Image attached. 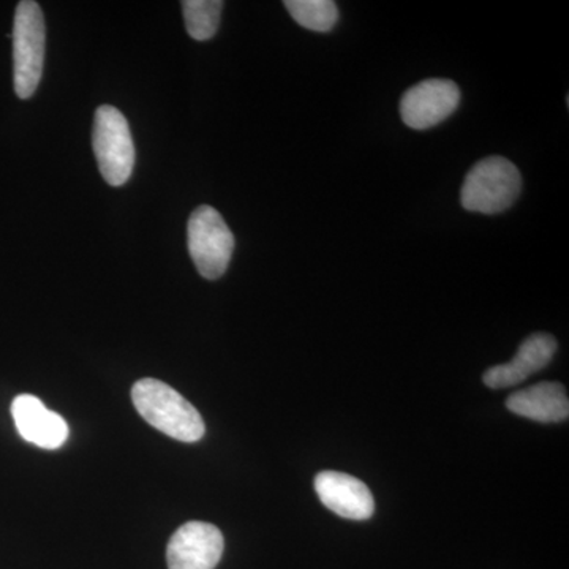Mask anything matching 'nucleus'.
I'll list each match as a JSON object with an SVG mask.
<instances>
[{
	"instance_id": "obj_7",
	"label": "nucleus",
	"mask_w": 569,
	"mask_h": 569,
	"mask_svg": "<svg viewBox=\"0 0 569 569\" xmlns=\"http://www.w3.org/2000/svg\"><path fill=\"white\" fill-rule=\"evenodd\" d=\"M223 535L212 523L187 522L168 542L170 569H213L223 556Z\"/></svg>"
},
{
	"instance_id": "obj_5",
	"label": "nucleus",
	"mask_w": 569,
	"mask_h": 569,
	"mask_svg": "<svg viewBox=\"0 0 569 569\" xmlns=\"http://www.w3.org/2000/svg\"><path fill=\"white\" fill-rule=\"evenodd\" d=\"M187 244L204 279L217 280L227 272L234 252V236L217 209L211 206L194 209L187 224Z\"/></svg>"
},
{
	"instance_id": "obj_13",
	"label": "nucleus",
	"mask_w": 569,
	"mask_h": 569,
	"mask_svg": "<svg viewBox=\"0 0 569 569\" xmlns=\"http://www.w3.org/2000/svg\"><path fill=\"white\" fill-rule=\"evenodd\" d=\"M222 10L220 0H183V21L189 36L198 41L212 39L219 29Z\"/></svg>"
},
{
	"instance_id": "obj_4",
	"label": "nucleus",
	"mask_w": 569,
	"mask_h": 569,
	"mask_svg": "<svg viewBox=\"0 0 569 569\" xmlns=\"http://www.w3.org/2000/svg\"><path fill=\"white\" fill-rule=\"evenodd\" d=\"M92 144L104 181L112 187L129 181L134 167V144L129 122L118 108L102 104L96 111Z\"/></svg>"
},
{
	"instance_id": "obj_6",
	"label": "nucleus",
	"mask_w": 569,
	"mask_h": 569,
	"mask_svg": "<svg viewBox=\"0 0 569 569\" xmlns=\"http://www.w3.org/2000/svg\"><path fill=\"white\" fill-rule=\"evenodd\" d=\"M460 89L455 81L426 80L408 89L400 100V116L413 130H427L447 121L458 110Z\"/></svg>"
},
{
	"instance_id": "obj_12",
	"label": "nucleus",
	"mask_w": 569,
	"mask_h": 569,
	"mask_svg": "<svg viewBox=\"0 0 569 569\" xmlns=\"http://www.w3.org/2000/svg\"><path fill=\"white\" fill-rule=\"evenodd\" d=\"M288 13L302 28L313 32H329L339 21V9L331 0H287Z\"/></svg>"
},
{
	"instance_id": "obj_1",
	"label": "nucleus",
	"mask_w": 569,
	"mask_h": 569,
	"mask_svg": "<svg viewBox=\"0 0 569 569\" xmlns=\"http://www.w3.org/2000/svg\"><path fill=\"white\" fill-rule=\"evenodd\" d=\"M132 399L141 418L164 436L183 443L203 438L206 426L197 408L163 381L142 378L134 383Z\"/></svg>"
},
{
	"instance_id": "obj_10",
	"label": "nucleus",
	"mask_w": 569,
	"mask_h": 569,
	"mask_svg": "<svg viewBox=\"0 0 569 569\" xmlns=\"http://www.w3.org/2000/svg\"><path fill=\"white\" fill-rule=\"evenodd\" d=\"M556 351L557 340L550 335L538 332L523 340L512 361L486 370L482 381L490 389L518 387L527 378L549 366Z\"/></svg>"
},
{
	"instance_id": "obj_9",
	"label": "nucleus",
	"mask_w": 569,
	"mask_h": 569,
	"mask_svg": "<svg viewBox=\"0 0 569 569\" xmlns=\"http://www.w3.org/2000/svg\"><path fill=\"white\" fill-rule=\"evenodd\" d=\"M18 432L29 443L43 449H58L69 438V426L61 415L48 410L39 397L18 396L11 403Z\"/></svg>"
},
{
	"instance_id": "obj_2",
	"label": "nucleus",
	"mask_w": 569,
	"mask_h": 569,
	"mask_svg": "<svg viewBox=\"0 0 569 569\" xmlns=\"http://www.w3.org/2000/svg\"><path fill=\"white\" fill-rule=\"evenodd\" d=\"M522 190L519 168L505 157H488L468 171L460 203L470 212L492 213L507 211Z\"/></svg>"
},
{
	"instance_id": "obj_3",
	"label": "nucleus",
	"mask_w": 569,
	"mask_h": 569,
	"mask_svg": "<svg viewBox=\"0 0 569 569\" xmlns=\"http://www.w3.org/2000/svg\"><path fill=\"white\" fill-rule=\"evenodd\" d=\"M11 39L14 92L21 100H28L39 88L47 47V26L39 3L33 0L18 3Z\"/></svg>"
},
{
	"instance_id": "obj_8",
	"label": "nucleus",
	"mask_w": 569,
	"mask_h": 569,
	"mask_svg": "<svg viewBox=\"0 0 569 569\" xmlns=\"http://www.w3.org/2000/svg\"><path fill=\"white\" fill-rule=\"evenodd\" d=\"M321 503L340 518L367 520L376 511L372 492L361 479L340 471H321L316 478Z\"/></svg>"
},
{
	"instance_id": "obj_11",
	"label": "nucleus",
	"mask_w": 569,
	"mask_h": 569,
	"mask_svg": "<svg viewBox=\"0 0 569 569\" xmlns=\"http://www.w3.org/2000/svg\"><path fill=\"white\" fill-rule=\"evenodd\" d=\"M507 407L518 417L545 425L567 421L569 417L567 389L563 385L552 381L516 391L508 397Z\"/></svg>"
}]
</instances>
